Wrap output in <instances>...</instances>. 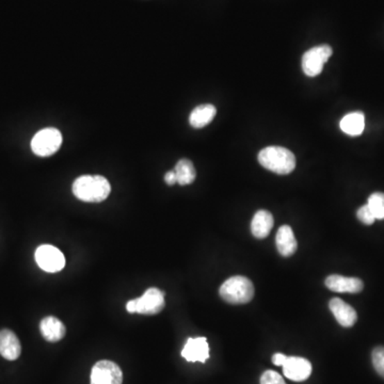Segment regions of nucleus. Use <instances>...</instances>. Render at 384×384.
I'll use <instances>...</instances> for the list:
<instances>
[{"label":"nucleus","instance_id":"obj_23","mask_svg":"<svg viewBox=\"0 0 384 384\" xmlns=\"http://www.w3.org/2000/svg\"><path fill=\"white\" fill-rule=\"evenodd\" d=\"M357 217L358 219L361 221L362 224H366V226H372L376 220L375 216H374L373 212H372V210L368 208L367 204L359 208L357 212Z\"/></svg>","mask_w":384,"mask_h":384},{"label":"nucleus","instance_id":"obj_3","mask_svg":"<svg viewBox=\"0 0 384 384\" xmlns=\"http://www.w3.org/2000/svg\"><path fill=\"white\" fill-rule=\"evenodd\" d=\"M221 298L231 304H246L253 299L254 285L246 276L228 278L219 290Z\"/></svg>","mask_w":384,"mask_h":384},{"label":"nucleus","instance_id":"obj_5","mask_svg":"<svg viewBox=\"0 0 384 384\" xmlns=\"http://www.w3.org/2000/svg\"><path fill=\"white\" fill-rule=\"evenodd\" d=\"M62 144V135L57 128L49 127L35 134L31 140V150L37 156L49 157L55 154Z\"/></svg>","mask_w":384,"mask_h":384},{"label":"nucleus","instance_id":"obj_13","mask_svg":"<svg viewBox=\"0 0 384 384\" xmlns=\"http://www.w3.org/2000/svg\"><path fill=\"white\" fill-rule=\"evenodd\" d=\"M329 308L342 327H352L357 322L358 314L356 310L340 298L330 300Z\"/></svg>","mask_w":384,"mask_h":384},{"label":"nucleus","instance_id":"obj_4","mask_svg":"<svg viewBox=\"0 0 384 384\" xmlns=\"http://www.w3.org/2000/svg\"><path fill=\"white\" fill-rule=\"evenodd\" d=\"M165 308V292L158 288H149L140 298L126 303V311L131 314L156 315Z\"/></svg>","mask_w":384,"mask_h":384},{"label":"nucleus","instance_id":"obj_22","mask_svg":"<svg viewBox=\"0 0 384 384\" xmlns=\"http://www.w3.org/2000/svg\"><path fill=\"white\" fill-rule=\"evenodd\" d=\"M260 384H286L280 374L274 371H266L260 377Z\"/></svg>","mask_w":384,"mask_h":384},{"label":"nucleus","instance_id":"obj_20","mask_svg":"<svg viewBox=\"0 0 384 384\" xmlns=\"http://www.w3.org/2000/svg\"><path fill=\"white\" fill-rule=\"evenodd\" d=\"M367 206L378 220L384 219V194L375 192L368 198Z\"/></svg>","mask_w":384,"mask_h":384},{"label":"nucleus","instance_id":"obj_12","mask_svg":"<svg viewBox=\"0 0 384 384\" xmlns=\"http://www.w3.org/2000/svg\"><path fill=\"white\" fill-rule=\"evenodd\" d=\"M326 286L332 292L358 294L363 290L364 284L362 280L358 278H347L338 274H332L326 280Z\"/></svg>","mask_w":384,"mask_h":384},{"label":"nucleus","instance_id":"obj_8","mask_svg":"<svg viewBox=\"0 0 384 384\" xmlns=\"http://www.w3.org/2000/svg\"><path fill=\"white\" fill-rule=\"evenodd\" d=\"M122 383V369L115 362L101 360L93 366L91 371V384Z\"/></svg>","mask_w":384,"mask_h":384},{"label":"nucleus","instance_id":"obj_6","mask_svg":"<svg viewBox=\"0 0 384 384\" xmlns=\"http://www.w3.org/2000/svg\"><path fill=\"white\" fill-rule=\"evenodd\" d=\"M333 53L329 45H320L306 51L302 57V69L308 77H316L322 73L324 65Z\"/></svg>","mask_w":384,"mask_h":384},{"label":"nucleus","instance_id":"obj_14","mask_svg":"<svg viewBox=\"0 0 384 384\" xmlns=\"http://www.w3.org/2000/svg\"><path fill=\"white\" fill-rule=\"evenodd\" d=\"M42 336L49 343H57L61 341L67 334L65 326L61 320L53 316H47L42 319L40 324Z\"/></svg>","mask_w":384,"mask_h":384},{"label":"nucleus","instance_id":"obj_9","mask_svg":"<svg viewBox=\"0 0 384 384\" xmlns=\"http://www.w3.org/2000/svg\"><path fill=\"white\" fill-rule=\"evenodd\" d=\"M282 367L284 376L294 382L306 381L312 374L311 362L304 358L287 357Z\"/></svg>","mask_w":384,"mask_h":384},{"label":"nucleus","instance_id":"obj_10","mask_svg":"<svg viewBox=\"0 0 384 384\" xmlns=\"http://www.w3.org/2000/svg\"><path fill=\"white\" fill-rule=\"evenodd\" d=\"M182 357L188 362L205 363L210 358V347L206 337L188 338L182 350Z\"/></svg>","mask_w":384,"mask_h":384},{"label":"nucleus","instance_id":"obj_2","mask_svg":"<svg viewBox=\"0 0 384 384\" xmlns=\"http://www.w3.org/2000/svg\"><path fill=\"white\" fill-rule=\"evenodd\" d=\"M258 162L265 169L281 175L290 174L296 168V157L282 147H265L258 154Z\"/></svg>","mask_w":384,"mask_h":384},{"label":"nucleus","instance_id":"obj_1","mask_svg":"<svg viewBox=\"0 0 384 384\" xmlns=\"http://www.w3.org/2000/svg\"><path fill=\"white\" fill-rule=\"evenodd\" d=\"M72 191L83 202L101 203L108 198L111 186L101 175H83L74 181Z\"/></svg>","mask_w":384,"mask_h":384},{"label":"nucleus","instance_id":"obj_19","mask_svg":"<svg viewBox=\"0 0 384 384\" xmlns=\"http://www.w3.org/2000/svg\"><path fill=\"white\" fill-rule=\"evenodd\" d=\"M174 171L176 174L177 184H180L181 186L192 184L196 180V168L192 161L189 159H181L180 161H177Z\"/></svg>","mask_w":384,"mask_h":384},{"label":"nucleus","instance_id":"obj_17","mask_svg":"<svg viewBox=\"0 0 384 384\" xmlns=\"http://www.w3.org/2000/svg\"><path fill=\"white\" fill-rule=\"evenodd\" d=\"M216 113L217 109L214 105H200L189 115V123L194 128H203L214 120Z\"/></svg>","mask_w":384,"mask_h":384},{"label":"nucleus","instance_id":"obj_11","mask_svg":"<svg viewBox=\"0 0 384 384\" xmlns=\"http://www.w3.org/2000/svg\"><path fill=\"white\" fill-rule=\"evenodd\" d=\"M22 353V345L17 334L11 330L0 331V356L8 361H15Z\"/></svg>","mask_w":384,"mask_h":384},{"label":"nucleus","instance_id":"obj_15","mask_svg":"<svg viewBox=\"0 0 384 384\" xmlns=\"http://www.w3.org/2000/svg\"><path fill=\"white\" fill-rule=\"evenodd\" d=\"M274 228V216L268 210H258L251 222V232L254 237L264 240Z\"/></svg>","mask_w":384,"mask_h":384},{"label":"nucleus","instance_id":"obj_18","mask_svg":"<svg viewBox=\"0 0 384 384\" xmlns=\"http://www.w3.org/2000/svg\"><path fill=\"white\" fill-rule=\"evenodd\" d=\"M342 131L349 136H360L365 128V117L363 112L356 111L349 113L342 119L340 123Z\"/></svg>","mask_w":384,"mask_h":384},{"label":"nucleus","instance_id":"obj_25","mask_svg":"<svg viewBox=\"0 0 384 384\" xmlns=\"http://www.w3.org/2000/svg\"><path fill=\"white\" fill-rule=\"evenodd\" d=\"M165 182H166L167 185H169V186H173V185L176 184L177 178L174 170L168 171V172L166 173V175H165Z\"/></svg>","mask_w":384,"mask_h":384},{"label":"nucleus","instance_id":"obj_21","mask_svg":"<svg viewBox=\"0 0 384 384\" xmlns=\"http://www.w3.org/2000/svg\"><path fill=\"white\" fill-rule=\"evenodd\" d=\"M372 360H373V365L375 367L376 372L384 378V347L379 346L373 350L372 353Z\"/></svg>","mask_w":384,"mask_h":384},{"label":"nucleus","instance_id":"obj_7","mask_svg":"<svg viewBox=\"0 0 384 384\" xmlns=\"http://www.w3.org/2000/svg\"><path fill=\"white\" fill-rule=\"evenodd\" d=\"M35 262L42 270L49 274L61 272L65 266V258L62 252L51 244H43L37 249Z\"/></svg>","mask_w":384,"mask_h":384},{"label":"nucleus","instance_id":"obj_24","mask_svg":"<svg viewBox=\"0 0 384 384\" xmlns=\"http://www.w3.org/2000/svg\"><path fill=\"white\" fill-rule=\"evenodd\" d=\"M286 359H287V356L278 352V353L274 354V357H272V363L276 366H283V364L285 363Z\"/></svg>","mask_w":384,"mask_h":384},{"label":"nucleus","instance_id":"obj_16","mask_svg":"<svg viewBox=\"0 0 384 384\" xmlns=\"http://www.w3.org/2000/svg\"><path fill=\"white\" fill-rule=\"evenodd\" d=\"M276 242L278 253L285 258L292 256L297 251V240L290 226H283L278 228Z\"/></svg>","mask_w":384,"mask_h":384}]
</instances>
